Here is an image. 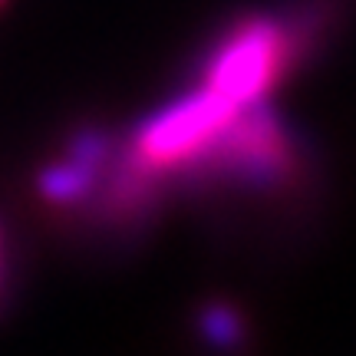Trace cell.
<instances>
[{
	"mask_svg": "<svg viewBox=\"0 0 356 356\" xmlns=\"http://www.w3.org/2000/svg\"><path fill=\"white\" fill-rule=\"evenodd\" d=\"M0 3H3V0H0Z\"/></svg>",
	"mask_w": 356,
	"mask_h": 356,
	"instance_id": "cell-6",
	"label": "cell"
},
{
	"mask_svg": "<svg viewBox=\"0 0 356 356\" xmlns=\"http://www.w3.org/2000/svg\"><path fill=\"white\" fill-rule=\"evenodd\" d=\"M238 113H244L241 106L228 102L211 89L202 86L198 92H188L168 109L155 113L149 122H142L129 152V165L139 168L142 175L168 172L175 165H198L228 132Z\"/></svg>",
	"mask_w": 356,
	"mask_h": 356,
	"instance_id": "cell-1",
	"label": "cell"
},
{
	"mask_svg": "<svg viewBox=\"0 0 356 356\" xmlns=\"http://www.w3.org/2000/svg\"><path fill=\"white\" fill-rule=\"evenodd\" d=\"M92 178L96 168L76 159H66L63 165H53L40 175V191L50 198V202H79L92 191Z\"/></svg>",
	"mask_w": 356,
	"mask_h": 356,
	"instance_id": "cell-3",
	"label": "cell"
},
{
	"mask_svg": "<svg viewBox=\"0 0 356 356\" xmlns=\"http://www.w3.org/2000/svg\"><path fill=\"white\" fill-rule=\"evenodd\" d=\"M106 155H109V139L102 132H96V129H79L76 136L70 139V159H76V162L99 168L106 162Z\"/></svg>",
	"mask_w": 356,
	"mask_h": 356,
	"instance_id": "cell-5",
	"label": "cell"
},
{
	"mask_svg": "<svg viewBox=\"0 0 356 356\" xmlns=\"http://www.w3.org/2000/svg\"><path fill=\"white\" fill-rule=\"evenodd\" d=\"M198 330H202V337L208 343H215V346H234L244 337L241 320H238V314L228 304L204 307L202 317H198Z\"/></svg>",
	"mask_w": 356,
	"mask_h": 356,
	"instance_id": "cell-4",
	"label": "cell"
},
{
	"mask_svg": "<svg viewBox=\"0 0 356 356\" xmlns=\"http://www.w3.org/2000/svg\"><path fill=\"white\" fill-rule=\"evenodd\" d=\"M300 37H304L300 30H291L270 17L244 20L208 60L204 89L225 96L241 109H251L274 89L284 66H291Z\"/></svg>",
	"mask_w": 356,
	"mask_h": 356,
	"instance_id": "cell-2",
	"label": "cell"
}]
</instances>
